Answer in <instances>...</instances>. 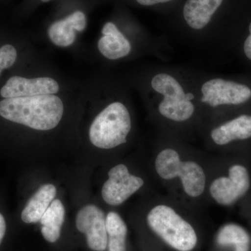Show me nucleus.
I'll use <instances>...</instances> for the list:
<instances>
[{"mask_svg":"<svg viewBox=\"0 0 251 251\" xmlns=\"http://www.w3.org/2000/svg\"><path fill=\"white\" fill-rule=\"evenodd\" d=\"M224 2L225 0H185L181 16L188 27L202 30L212 23Z\"/></svg>","mask_w":251,"mask_h":251,"instance_id":"nucleus-12","label":"nucleus"},{"mask_svg":"<svg viewBox=\"0 0 251 251\" xmlns=\"http://www.w3.org/2000/svg\"><path fill=\"white\" fill-rule=\"evenodd\" d=\"M87 17L83 10L75 9L50 25L48 34L56 46L68 47L72 45L76 37L75 31L85 30Z\"/></svg>","mask_w":251,"mask_h":251,"instance_id":"nucleus-11","label":"nucleus"},{"mask_svg":"<svg viewBox=\"0 0 251 251\" xmlns=\"http://www.w3.org/2000/svg\"><path fill=\"white\" fill-rule=\"evenodd\" d=\"M63 114L62 100L54 94L15 97L0 101V116L35 130L53 129Z\"/></svg>","mask_w":251,"mask_h":251,"instance_id":"nucleus-1","label":"nucleus"},{"mask_svg":"<svg viewBox=\"0 0 251 251\" xmlns=\"http://www.w3.org/2000/svg\"><path fill=\"white\" fill-rule=\"evenodd\" d=\"M155 168L162 179L179 177L185 193L190 197H200L204 193L206 186L204 170L196 162L181 161L176 150L168 148L160 151L155 160Z\"/></svg>","mask_w":251,"mask_h":251,"instance_id":"nucleus-4","label":"nucleus"},{"mask_svg":"<svg viewBox=\"0 0 251 251\" xmlns=\"http://www.w3.org/2000/svg\"><path fill=\"white\" fill-rule=\"evenodd\" d=\"M151 87L164 98L158 105L160 114L168 120L184 122L194 113L195 107L191 100L194 95L185 94L184 89L174 77L167 74H158L153 77Z\"/></svg>","mask_w":251,"mask_h":251,"instance_id":"nucleus-5","label":"nucleus"},{"mask_svg":"<svg viewBox=\"0 0 251 251\" xmlns=\"http://www.w3.org/2000/svg\"><path fill=\"white\" fill-rule=\"evenodd\" d=\"M130 129L128 109L120 102H114L94 119L90 128V141L97 148L110 150L126 143Z\"/></svg>","mask_w":251,"mask_h":251,"instance_id":"nucleus-3","label":"nucleus"},{"mask_svg":"<svg viewBox=\"0 0 251 251\" xmlns=\"http://www.w3.org/2000/svg\"><path fill=\"white\" fill-rule=\"evenodd\" d=\"M6 221L2 214H0V244L4 239L5 233H6Z\"/></svg>","mask_w":251,"mask_h":251,"instance_id":"nucleus-22","label":"nucleus"},{"mask_svg":"<svg viewBox=\"0 0 251 251\" xmlns=\"http://www.w3.org/2000/svg\"><path fill=\"white\" fill-rule=\"evenodd\" d=\"M249 32L250 34L244 42V50L248 58L251 60V21L249 25Z\"/></svg>","mask_w":251,"mask_h":251,"instance_id":"nucleus-21","label":"nucleus"},{"mask_svg":"<svg viewBox=\"0 0 251 251\" xmlns=\"http://www.w3.org/2000/svg\"><path fill=\"white\" fill-rule=\"evenodd\" d=\"M108 179L102 188L101 195L105 203L111 206L123 204L144 186V180L131 175L124 164L117 165L109 171Z\"/></svg>","mask_w":251,"mask_h":251,"instance_id":"nucleus-7","label":"nucleus"},{"mask_svg":"<svg viewBox=\"0 0 251 251\" xmlns=\"http://www.w3.org/2000/svg\"><path fill=\"white\" fill-rule=\"evenodd\" d=\"M201 101L211 107L222 105H239L251 98V90L247 85L221 78L204 82L201 88Z\"/></svg>","mask_w":251,"mask_h":251,"instance_id":"nucleus-8","label":"nucleus"},{"mask_svg":"<svg viewBox=\"0 0 251 251\" xmlns=\"http://www.w3.org/2000/svg\"><path fill=\"white\" fill-rule=\"evenodd\" d=\"M75 226L85 234L91 250L104 251L108 247L106 217L104 212L94 204H88L77 212Z\"/></svg>","mask_w":251,"mask_h":251,"instance_id":"nucleus-9","label":"nucleus"},{"mask_svg":"<svg viewBox=\"0 0 251 251\" xmlns=\"http://www.w3.org/2000/svg\"><path fill=\"white\" fill-rule=\"evenodd\" d=\"M101 32L103 36L99 39L98 48L104 57L115 60L130 53L131 45L115 23H105Z\"/></svg>","mask_w":251,"mask_h":251,"instance_id":"nucleus-13","label":"nucleus"},{"mask_svg":"<svg viewBox=\"0 0 251 251\" xmlns=\"http://www.w3.org/2000/svg\"><path fill=\"white\" fill-rule=\"evenodd\" d=\"M106 229L108 251H126L128 229L126 224L117 213L110 211L107 214Z\"/></svg>","mask_w":251,"mask_h":251,"instance_id":"nucleus-17","label":"nucleus"},{"mask_svg":"<svg viewBox=\"0 0 251 251\" xmlns=\"http://www.w3.org/2000/svg\"><path fill=\"white\" fill-rule=\"evenodd\" d=\"M216 241L221 246H233L235 251L250 250V236L245 229L238 225L227 224L221 227Z\"/></svg>","mask_w":251,"mask_h":251,"instance_id":"nucleus-18","label":"nucleus"},{"mask_svg":"<svg viewBox=\"0 0 251 251\" xmlns=\"http://www.w3.org/2000/svg\"><path fill=\"white\" fill-rule=\"evenodd\" d=\"M17 59V51L12 45L6 44L0 48V74L4 69L14 65Z\"/></svg>","mask_w":251,"mask_h":251,"instance_id":"nucleus-19","label":"nucleus"},{"mask_svg":"<svg viewBox=\"0 0 251 251\" xmlns=\"http://www.w3.org/2000/svg\"><path fill=\"white\" fill-rule=\"evenodd\" d=\"M39 1L42 3H47L49 2V1H52V0H39Z\"/></svg>","mask_w":251,"mask_h":251,"instance_id":"nucleus-23","label":"nucleus"},{"mask_svg":"<svg viewBox=\"0 0 251 251\" xmlns=\"http://www.w3.org/2000/svg\"><path fill=\"white\" fill-rule=\"evenodd\" d=\"M211 137L218 145H226L234 140L251 138V116L241 115L216 127L211 131Z\"/></svg>","mask_w":251,"mask_h":251,"instance_id":"nucleus-14","label":"nucleus"},{"mask_svg":"<svg viewBox=\"0 0 251 251\" xmlns=\"http://www.w3.org/2000/svg\"><path fill=\"white\" fill-rule=\"evenodd\" d=\"M64 219L65 208L59 200H54L40 220L41 233L47 242L54 243L58 240Z\"/></svg>","mask_w":251,"mask_h":251,"instance_id":"nucleus-16","label":"nucleus"},{"mask_svg":"<svg viewBox=\"0 0 251 251\" xmlns=\"http://www.w3.org/2000/svg\"><path fill=\"white\" fill-rule=\"evenodd\" d=\"M57 194L54 185H42L28 201L21 214V219L25 224H36L40 221Z\"/></svg>","mask_w":251,"mask_h":251,"instance_id":"nucleus-15","label":"nucleus"},{"mask_svg":"<svg viewBox=\"0 0 251 251\" xmlns=\"http://www.w3.org/2000/svg\"><path fill=\"white\" fill-rule=\"evenodd\" d=\"M59 90V84L49 77L25 78L20 76L10 77L0 90L4 99L15 97H33L57 94Z\"/></svg>","mask_w":251,"mask_h":251,"instance_id":"nucleus-10","label":"nucleus"},{"mask_svg":"<svg viewBox=\"0 0 251 251\" xmlns=\"http://www.w3.org/2000/svg\"><path fill=\"white\" fill-rule=\"evenodd\" d=\"M251 186L250 176L245 167L234 165L227 176L216 178L209 186L211 198L221 205L233 204L248 192Z\"/></svg>","mask_w":251,"mask_h":251,"instance_id":"nucleus-6","label":"nucleus"},{"mask_svg":"<svg viewBox=\"0 0 251 251\" xmlns=\"http://www.w3.org/2000/svg\"><path fill=\"white\" fill-rule=\"evenodd\" d=\"M139 6L145 7H153V6H163L174 3L176 0H133Z\"/></svg>","mask_w":251,"mask_h":251,"instance_id":"nucleus-20","label":"nucleus"},{"mask_svg":"<svg viewBox=\"0 0 251 251\" xmlns=\"http://www.w3.org/2000/svg\"><path fill=\"white\" fill-rule=\"evenodd\" d=\"M147 221L151 230L175 250L191 251L197 245L193 226L170 206H155L148 213Z\"/></svg>","mask_w":251,"mask_h":251,"instance_id":"nucleus-2","label":"nucleus"}]
</instances>
